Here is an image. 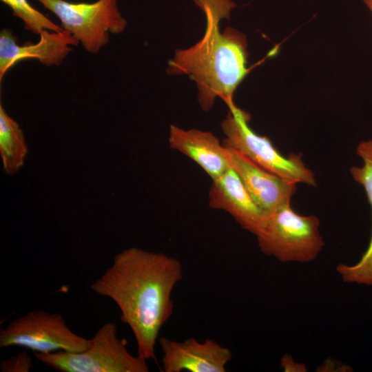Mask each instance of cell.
<instances>
[{
    "instance_id": "cell-13",
    "label": "cell",
    "mask_w": 372,
    "mask_h": 372,
    "mask_svg": "<svg viewBox=\"0 0 372 372\" xmlns=\"http://www.w3.org/2000/svg\"><path fill=\"white\" fill-rule=\"evenodd\" d=\"M27 154L28 146L22 130L0 105V155L3 171L14 175L23 165Z\"/></svg>"
},
{
    "instance_id": "cell-2",
    "label": "cell",
    "mask_w": 372,
    "mask_h": 372,
    "mask_svg": "<svg viewBox=\"0 0 372 372\" xmlns=\"http://www.w3.org/2000/svg\"><path fill=\"white\" fill-rule=\"evenodd\" d=\"M203 11L206 28L202 39L186 49L176 50L168 61L169 75H187L198 89V101L210 110L217 97L227 105L249 72L247 36L232 27L221 32L223 19H229L236 6L231 0H194Z\"/></svg>"
},
{
    "instance_id": "cell-9",
    "label": "cell",
    "mask_w": 372,
    "mask_h": 372,
    "mask_svg": "<svg viewBox=\"0 0 372 372\" xmlns=\"http://www.w3.org/2000/svg\"><path fill=\"white\" fill-rule=\"evenodd\" d=\"M159 344L164 372H225L232 358L227 347L211 339L200 342L189 338L179 342L161 337Z\"/></svg>"
},
{
    "instance_id": "cell-11",
    "label": "cell",
    "mask_w": 372,
    "mask_h": 372,
    "mask_svg": "<svg viewBox=\"0 0 372 372\" xmlns=\"http://www.w3.org/2000/svg\"><path fill=\"white\" fill-rule=\"evenodd\" d=\"M209 205L213 209L228 212L244 229L254 235L262 229L267 217L254 201L231 167L212 180L209 192Z\"/></svg>"
},
{
    "instance_id": "cell-14",
    "label": "cell",
    "mask_w": 372,
    "mask_h": 372,
    "mask_svg": "<svg viewBox=\"0 0 372 372\" xmlns=\"http://www.w3.org/2000/svg\"><path fill=\"white\" fill-rule=\"evenodd\" d=\"M9 6L14 17L21 19L26 30L39 34L47 30L61 32L63 29L50 20L46 16L33 8L27 0H1Z\"/></svg>"
},
{
    "instance_id": "cell-3",
    "label": "cell",
    "mask_w": 372,
    "mask_h": 372,
    "mask_svg": "<svg viewBox=\"0 0 372 372\" xmlns=\"http://www.w3.org/2000/svg\"><path fill=\"white\" fill-rule=\"evenodd\" d=\"M114 322L103 324L79 352L34 353L35 358L61 372H148L147 360L132 355L117 335Z\"/></svg>"
},
{
    "instance_id": "cell-4",
    "label": "cell",
    "mask_w": 372,
    "mask_h": 372,
    "mask_svg": "<svg viewBox=\"0 0 372 372\" xmlns=\"http://www.w3.org/2000/svg\"><path fill=\"white\" fill-rule=\"evenodd\" d=\"M221 123L225 135L223 145L238 151L267 171L288 181L316 186L315 175L302 159V154L282 156L270 140L256 134L249 126L250 115L234 103Z\"/></svg>"
},
{
    "instance_id": "cell-8",
    "label": "cell",
    "mask_w": 372,
    "mask_h": 372,
    "mask_svg": "<svg viewBox=\"0 0 372 372\" xmlns=\"http://www.w3.org/2000/svg\"><path fill=\"white\" fill-rule=\"evenodd\" d=\"M225 147L230 167L236 172L254 201L267 216L290 205L291 197L297 189V183L267 171L238 151Z\"/></svg>"
},
{
    "instance_id": "cell-1",
    "label": "cell",
    "mask_w": 372,
    "mask_h": 372,
    "mask_svg": "<svg viewBox=\"0 0 372 372\" xmlns=\"http://www.w3.org/2000/svg\"><path fill=\"white\" fill-rule=\"evenodd\" d=\"M183 278V266L163 253L129 247L90 286L96 294L118 307L121 321L131 329L137 355L155 358L160 331L174 310L172 291Z\"/></svg>"
},
{
    "instance_id": "cell-17",
    "label": "cell",
    "mask_w": 372,
    "mask_h": 372,
    "mask_svg": "<svg viewBox=\"0 0 372 372\" xmlns=\"http://www.w3.org/2000/svg\"><path fill=\"white\" fill-rule=\"evenodd\" d=\"M289 360L291 364L283 357L281 360V366L287 371H306V367L304 364H296L293 362V359L289 358Z\"/></svg>"
},
{
    "instance_id": "cell-15",
    "label": "cell",
    "mask_w": 372,
    "mask_h": 372,
    "mask_svg": "<svg viewBox=\"0 0 372 372\" xmlns=\"http://www.w3.org/2000/svg\"><path fill=\"white\" fill-rule=\"evenodd\" d=\"M357 154L362 158L364 165L352 167L350 172L353 180L364 188L372 211V140L361 142L357 147Z\"/></svg>"
},
{
    "instance_id": "cell-7",
    "label": "cell",
    "mask_w": 372,
    "mask_h": 372,
    "mask_svg": "<svg viewBox=\"0 0 372 372\" xmlns=\"http://www.w3.org/2000/svg\"><path fill=\"white\" fill-rule=\"evenodd\" d=\"M88 340L72 331L58 313L34 310L10 322L0 330V347H23L37 353L79 352Z\"/></svg>"
},
{
    "instance_id": "cell-5",
    "label": "cell",
    "mask_w": 372,
    "mask_h": 372,
    "mask_svg": "<svg viewBox=\"0 0 372 372\" xmlns=\"http://www.w3.org/2000/svg\"><path fill=\"white\" fill-rule=\"evenodd\" d=\"M320 225L318 217L301 216L288 205L268 216L256 236L263 254L283 262H307L324 246Z\"/></svg>"
},
{
    "instance_id": "cell-16",
    "label": "cell",
    "mask_w": 372,
    "mask_h": 372,
    "mask_svg": "<svg viewBox=\"0 0 372 372\" xmlns=\"http://www.w3.org/2000/svg\"><path fill=\"white\" fill-rule=\"evenodd\" d=\"M33 366V361L26 351L19 352L0 363L1 372H28Z\"/></svg>"
},
{
    "instance_id": "cell-6",
    "label": "cell",
    "mask_w": 372,
    "mask_h": 372,
    "mask_svg": "<svg viewBox=\"0 0 372 372\" xmlns=\"http://www.w3.org/2000/svg\"><path fill=\"white\" fill-rule=\"evenodd\" d=\"M54 13L61 27L70 33L89 52L96 54L109 42V33L120 34L127 21L117 7L118 0L92 3L65 0H36Z\"/></svg>"
},
{
    "instance_id": "cell-18",
    "label": "cell",
    "mask_w": 372,
    "mask_h": 372,
    "mask_svg": "<svg viewBox=\"0 0 372 372\" xmlns=\"http://www.w3.org/2000/svg\"><path fill=\"white\" fill-rule=\"evenodd\" d=\"M372 13V0H363Z\"/></svg>"
},
{
    "instance_id": "cell-10",
    "label": "cell",
    "mask_w": 372,
    "mask_h": 372,
    "mask_svg": "<svg viewBox=\"0 0 372 372\" xmlns=\"http://www.w3.org/2000/svg\"><path fill=\"white\" fill-rule=\"evenodd\" d=\"M36 43L17 44L14 36L9 30L0 33V81L6 73L18 62L37 59L45 65H59L72 50V45L79 42L68 32L45 30L39 34Z\"/></svg>"
},
{
    "instance_id": "cell-12",
    "label": "cell",
    "mask_w": 372,
    "mask_h": 372,
    "mask_svg": "<svg viewBox=\"0 0 372 372\" xmlns=\"http://www.w3.org/2000/svg\"><path fill=\"white\" fill-rule=\"evenodd\" d=\"M169 144L196 163L212 179L222 175L229 167L226 147L211 132L198 129L183 130L172 125Z\"/></svg>"
}]
</instances>
